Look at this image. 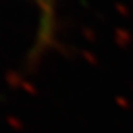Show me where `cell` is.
<instances>
[{
  "mask_svg": "<svg viewBox=\"0 0 133 133\" xmlns=\"http://www.w3.org/2000/svg\"><path fill=\"white\" fill-rule=\"evenodd\" d=\"M40 7H42V25H40V32H42V42H47L50 33H52V10H53V0H38Z\"/></svg>",
  "mask_w": 133,
  "mask_h": 133,
  "instance_id": "obj_1",
  "label": "cell"
}]
</instances>
